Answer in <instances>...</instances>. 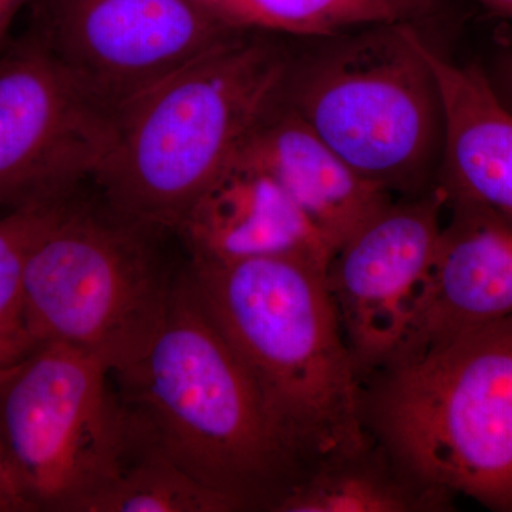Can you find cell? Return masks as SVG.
<instances>
[{
	"label": "cell",
	"instance_id": "obj_1",
	"mask_svg": "<svg viewBox=\"0 0 512 512\" xmlns=\"http://www.w3.org/2000/svg\"><path fill=\"white\" fill-rule=\"evenodd\" d=\"M208 315L252 376L303 474L373 443L365 387L329 291L306 256L191 258Z\"/></svg>",
	"mask_w": 512,
	"mask_h": 512
},
{
	"label": "cell",
	"instance_id": "obj_2",
	"mask_svg": "<svg viewBox=\"0 0 512 512\" xmlns=\"http://www.w3.org/2000/svg\"><path fill=\"white\" fill-rule=\"evenodd\" d=\"M138 437L241 505L268 507L302 477L258 387L202 305L175 278L146 352L114 373Z\"/></svg>",
	"mask_w": 512,
	"mask_h": 512
},
{
	"label": "cell",
	"instance_id": "obj_3",
	"mask_svg": "<svg viewBox=\"0 0 512 512\" xmlns=\"http://www.w3.org/2000/svg\"><path fill=\"white\" fill-rule=\"evenodd\" d=\"M249 30L114 111V141L96 175L114 215L177 231L202 191L276 106L285 53Z\"/></svg>",
	"mask_w": 512,
	"mask_h": 512
},
{
	"label": "cell",
	"instance_id": "obj_4",
	"mask_svg": "<svg viewBox=\"0 0 512 512\" xmlns=\"http://www.w3.org/2000/svg\"><path fill=\"white\" fill-rule=\"evenodd\" d=\"M370 436L414 477L512 512V316L367 377Z\"/></svg>",
	"mask_w": 512,
	"mask_h": 512
},
{
	"label": "cell",
	"instance_id": "obj_5",
	"mask_svg": "<svg viewBox=\"0 0 512 512\" xmlns=\"http://www.w3.org/2000/svg\"><path fill=\"white\" fill-rule=\"evenodd\" d=\"M148 229L59 205L30 251L25 315L36 346L62 343L119 373L140 359L165 315L174 279Z\"/></svg>",
	"mask_w": 512,
	"mask_h": 512
},
{
	"label": "cell",
	"instance_id": "obj_6",
	"mask_svg": "<svg viewBox=\"0 0 512 512\" xmlns=\"http://www.w3.org/2000/svg\"><path fill=\"white\" fill-rule=\"evenodd\" d=\"M414 23L343 39L296 77L292 104L313 133L363 178L412 190L441 154L443 109Z\"/></svg>",
	"mask_w": 512,
	"mask_h": 512
},
{
	"label": "cell",
	"instance_id": "obj_7",
	"mask_svg": "<svg viewBox=\"0 0 512 512\" xmlns=\"http://www.w3.org/2000/svg\"><path fill=\"white\" fill-rule=\"evenodd\" d=\"M109 366L42 343L0 383V430L35 511L77 512L114 480L138 446Z\"/></svg>",
	"mask_w": 512,
	"mask_h": 512
},
{
	"label": "cell",
	"instance_id": "obj_8",
	"mask_svg": "<svg viewBox=\"0 0 512 512\" xmlns=\"http://www.w3.org/2000/svg\"><path fill=\"white\" fill-rule=\"evenodd\" d=\"M113 141V111L39 36L0 59V205L66 200L80 180L99 174Z\"/></svg>",
	"mask_w": 512,
	"mask_h": 512
},
{
	"label": "cell",
	"instance_id": "obj_9",
	"mask_svg": "<svg viewBox=\"0 0 512 512\" xmlns=\"http://www.w3.org/2000/svg\"><path fill=\"white\" fill-rule=\"evenodd\" d=\"M245 30L192 0H49L37 36L114 113Z\"/></svg>",
	"mask_w": 512,
	"mask_h": 512
},
{
	"label": "cell",
	"instance_id": "obj_10",
	"mask_svg": "<svg viewBox=\"0 0 512 512\" xmlns=\"http://www.w3.org/2000/svg\"><path fill=\"white\" fill-rule=\"evenodd\" d=\"M447 198L436 185L384 205L333 254L329 291L363 382L402 345L436 255Z\"/></svg>",
	"mask_w": 512,
	"mask_h": 512
},
{
	"label": "cell",
	"instance_id": "obj_11",
	"mask_svg": "<svg viewBox=\"0 0 512 512\" xmlns=\"http://www.w3.org/2000/svg\"><path fill=\"white\" fill-rule=\"evenodd\" d=\"M447 210L413 318L387 365L512 316L511 222L463 202L447 201Z\"/></svg>",
	"mask_w": 512,
	"mask_h": 512
},
{
	"label": "cell",
	"instance_id": "obj_12",
	"mask_svg": "<svg viewBox=\"0 0 512 512\" xmlns=\"http://www.w3.org/2000/svg\"><path fill=\"white\" fill-rule=\"evenodd\" d=\"M177 231L191 258L205 261L295 255L329 265L335 252L275 178L239 154L202 191Z\"/></svg>",
	"mask_w": 512,
	"mask_h": 512
},
{
	"label": "cell",
	"instance_id": "obj_13",
	"mask_svg": "<svg viewBox=\"0 0 512 512\" xmlns=\"http://www.w3.org/2000/svg\"><path fill=\"white\" fill-rule=\"evenodd\" d=\"M443 109L440 183L448 202H463L512 224V110L487 74L460 66L419 39Z\"/></svg>",
	"mask_w": 512,
	"mask_h": 512
},
{
	"label": "cell",
	"instance_id": "obj_14",
	"mask_svg": "<svg viewBox=\"0 0 512 512\" xmlns=\"http://www.w3.org/2000/svg\"><path fill=\"white\" fill-rule=\"evenodd\" d=\"M238 154L275 178L333 251L392 201V192L353 170L289 107H272Z\"/></svg>",
	"mask_w": 512,
	"mask_h": 512
},
{
	"label": "cell",
	"instance_id": "obj_15",
	"mask_svg": "<svg viewBox=\"0 0 512 512\" xmlns=\"http://www.w3.org/2000/svg\"><path fill=\"white\" fill-rule=\"evenodd\" d=\"M454 497L414 477L373 441L352 456L326 461L303 474L272 511L436 512L453 510Z\"/></svg>",
	"mask_w": 512,
	"mask_h": 512
},
{
	"label": "cell",
	"instance_id": "obj_16",
	"mask_svg": "<svg viewBox=\"0 0 512 512\" xmlns=\"http://www.w3.org/2000/svg\"><path fill=\"white\" fill-rule=\"evenodd\" d=\"M237 501L212 490L163 451L138 439L119 476L80 505L77 512H229Z\"/></svg>",
	"mask_w": 512,
	"mask_h": 512
},
{
	"label": "cell",
	"instance_id": "obj_17",
	"mask_svg": "<svg viewBox=\"0 0 512 512\" xmlns=\"http://www.w3.org/2000/svg\"><path fill=\"white\" fill-rule=\"evenodd\" d=\"M252 25L291 35L338 36L352 28L414 23L437 0H245Z\"/></svg>",
	"mask_w": 512,
	"mask_h": 512
},
{
	"label": "cell",
	"instance_id": "obj_18",
	"mask_svg": "<svg viewBox=\"0 0 512 512\" xmlns=\"http://www.w3.org/2000/svg\"><path fill=\"white\" fill-rule=\"evenodd\" d=\"M63 201L15 208L0 217V372L15 369L37 348L26 323V262Z\"/></svg>",
	"mask_w": 512,
	"mask_h": 512
},
{
	"label": "cell",
	"instance_id": "obj_19",
	"mask_svg": "<svg viewBox=\"0 0 512 512\" xmlns=\"http://www.w3.org/2000/svg\"><path fill=\"white\" fill-rule=\"evenodd\" d=\"M35 511L20 485L0 430V512Z\"/></svg>",
	"mask_w": 512,
	"mask_h": 512
},
{
	"label": "cell",
	"instance_id": "obj_20",
	"mask_svg": "<svg viewBox=\"0 0 512 512\" xmlns=\"http://www.w3.org/2000/svg\"><path fill=\"white\" fill-rule=\"evenodd\" d=\"M192 2L211 10L215 15L221 16L222 19L238 28L255 29L245 0H192Z\"/></svg>",
	"mask_w": 512,
	"mask_h": 512
},
{
	"label": "cell",
	"instance_id": "obj_21",
	"mask_svg": "<svg viewBox=\"0 0 512 512\" xmlns=\"http://www.w3.org/2000/svg\"><path fill=\"white\" fill-rule=\"evenodd\" d=\"M490 82L500 99L512 110V49L498 59L494 79Z\"/></svg>",
	"mask_w": 512,
	"mask_h": 512
},
{
	"label": "cell",
	"instance_id": "obj_22",
	"mask_svg": "<svg viewBox=\"0 0 512 512\" xmlns=\"http://www.w3.org/2000/svg\"><path fill=\"white\" fill-rule=\"evenodd\" d=\"M26 0H0V47L5 42L13 19Z\"/></svg>",
	"mask_w": 512,
	"mask_h": 512
},
{
	"label": "cell",
	"instance_id": "obj_23",
	"mask_svg": "<svg viewBox=\"0 0 512 512\" xmlns=\"http://www.w3.org/2000/svg\"><path fill=\"white\" fill-rule=\"evenodd\" d=\"M478 2L491 12L512 20V0H478Z\"/></svg>",
	"mask_w": 512,
	"mask_h": 512
},
{
	"label": "cell",
	"instance_id": "obj_24",
	"mask_svg": "<svg viewBox=\"0 0 512 512\" xmlns=\"http://www.w3.org/2000/svg\"><path fill=\"white\" fill-rule=\"evenodd\" d=\"M15 369H16V367H15ZM15 369L9 370V372H0V383H2L3 380H5L6 377H8L10 375V373H12L13 370H15Z\"/></svg>",
	"mask_w": 512,
	"mask_h": 512
}]
</instances>
